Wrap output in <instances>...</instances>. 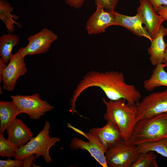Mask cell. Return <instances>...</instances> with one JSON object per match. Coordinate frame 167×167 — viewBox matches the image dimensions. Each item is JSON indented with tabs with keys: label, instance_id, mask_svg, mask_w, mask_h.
<instances>
[{
	"label": "cell",
	"instance_id": "277c9868",
	"mask_svg": "<svg viewBox=\"0 0 167 167\" xmlns=\"http://www.w3.org/2000/svg\"><path fill=\"white\" fill-rule=\"evenodd\" d=\"M50 127L49 122L45 121L42 129L36 137H33L24 146L19 148L15 159L23 160L28 156L35 154L37 158L41 156L46 163H50L52 159L49 154V149L60 141V139L50 135Z\"/></svg>",
	"mask_w": 167,
	"mask_h": 167
},
{
	"label": "cell",
	"instance_id": "4fadbf2b",
	"mask_svg": "<svg viewBox=\"0 0 167 167\" xmlns=\"http://www.w3.org/2000/svg\"><path fill=\"white\" fill-rule=\"evenodd\" d=\"M7 140L19 148L25 145L33 138L32 130L21 120L16 118L6 130Z\"/></svg>",
	"mask_w": 167,
	"mask_h": 167
},
{
	"label": "cell",
	"instance_id": "2e32d148",
	"mask_svg": "<svg viewBox=\"0 0 167 167\" xmlns=\"http://www.w3.org/2000/svg\"><path fill=\"white\" fill-rule=\"evenodd\" d=\"M165 36H167V29L162 25L148 49L149 59L152 65L156 66L163 63L166 45L164 40Z\"/></svg>",
	"mask_w": 167,
	"mask_h": 167
},
{
	"label": "cell",
	"instance_id": "f1b7e54d",
	"mask_svg": "<svg viewBox=\"0 0 167 167\" xmlns=\"http://www.w3.org/2000/svg\"><path fill=\"white\" fill-rule=\"evenodd\" d=\"M156 12L159 15L167 19V6H161L158 8Z\"/></svg>",
	"mask_w": 167,
	"mask_h": 167
},
{
	"label": "cell",
	"instance_id": "484cf974",
	"mask_svg": "<svg viewBox=\"0 0 167 167\" xmlns=\"http://www.w3.org/2000/svg\"><path fill=\"white\" fill-rule=\"evenodd\" d=\"M85 0H65L66 3L71 7L79 9L83 6Z\"/></svg>",
	"mask_w": 167,
	"mask_h": 167
},
{
	"label": "cell",
	"instance_id": "d4e9b609",
	"mask_svg": "<svg viewBox=\"0 0 167 167\" xmlns=\"http://www.w3.org/2000/svg\"><path fill=\"white\" fill-rule=\"evenodd\" d=\"M23 165V160L10 159L0 160V167H22Z\"/></svg>",
	"mask_w": 167,
	"mask_h": 167
},
{
	"label": "cell",
	"instance_id": "f546056e",
	"mask_svg": "<svg viewBox=\"0 0 167 167\" xmlns=\"http://www.w3.org/2000/svg\"><path fill=\"white\" fill-rule=\"evenodd\" d=\"M163 63L167 65V44L165 52Z\"/></svg>",
	"mask_w": 167,
	"mask_h": 167
},
{
	"label": "cell",
	"instance_id": "5bb4252c",
	"mask_svg": "<svg viewBox=\"0 0 167 167\" xmlns=\"http://www.w3.org/2000/svg\"><path fill=\"white\" fill-rule=\"evenodd\" d=\"M89 131L96 136L108 148L123 140L118 127L110 121H107V123L104 126L91 128Z\"/></svg>",
	"mask_w": 167,
	"mask_h": 167
},
{
	"label": "cell",
	"instance_id": "6da1fadb",
	"mask_svg": "<svg viewBox=\"0 0 167 167\" xmlns=\"http://www.w3.org/2000/svg\"><path fill=\"white\" fill-rule=\"evenodd\" d=\"M97 87L104 92L109 100H125L131 105H137L141 95L134 85L126 83L124 74L113 71L101 72L90 71L86 73L74 90L70 101L75 104L79 95L92 87Z\"/></svg>",
	"mask_w": 167,
	"mask_h": 167
},
{
	"label": "cell",
	"instance_id": "603a6c76",
	"mask_svg": "<svg viewBox=\"0 0 167 167\" xmlns=\"http://www.w3.org/2000/svg\"><path fill=\"white\" fill-rule=\"evenodd\" d=\"M19 148L6 139L3 133H0V156L11 158L15 157Z\"/></svg>",
	"mask_w": 167,
	"mask_h": 167
},
{
	"label": "cell",
	"instance_id": "8fae6325",
	"mask_svg": "<svg viewBox=\"0 0 167 167\" xmlns=\"http://www.w3.org/2000/svg\"><path fill=\"white\" fill-rule=\"evenodd\" d=\"M137 14L152 39L155 37L162 24L167 20L159 15L148 0H140Z\"/></svg>",
	"mask_w": 167,
	"mask_h": 167
},
{
	"label": "cell",
	"instance_id": "ba28073f",
	"mask_svg": "<svg viewBox=\"0 0 167 167\" xmlns=\"http://www.w3.org/2000/svg\"><path fill=\"white\" fill-rule=\"evenodd\" d=\"M136 121L167 112V88L145 96L137 104Z\"/></svg>",
	"mask_w": 167,
	"mask_h": 167
},
{
	"label": "cell",
	"instance_id": "ffe728a7",
	"mask_svg": "<svg viewBox=\"0 0 167 167\" xmlns=\"http://www.w3.org/2000/svg\"><path fill=\"white\" fill-rule=\"evenodd\" d=\"M14 9L11 4L5 0H0V18L5 25L8 31L12 33L15 30L14 24L19 28L21 25L14 20L19 19V16L12 15Z\"/></svg>",
	"mask_w": 167,
	"mask_h": 167
},
{
	"label": "cell",
	"instance_id": "7a4b0ae2",
	"mask_svg": "<svg viewBox=\"0 0 167 167\" xmlns=\"http://www.w3.org/2000/svg\"><path fill=\"white\" fill-rule=\"evenodd\" d=\"M102 100L106 107L104 119L116 124L121 132L123 139L129 141L137 122V105L130 104L123 99L107 101L103 98Z\"/></svg>",
	"mask_w": 167,
	"mask_h": 167
},
{
	"label": "cell",
	"instance_id": "4316f807",
	"mask_svg": "<svg viewBox=\"0 0 167 167\" xmlns=\"http://www.w3.org/2000/svg\"><path fill=\"white\" fill-rule=\"evenodd\" d=\"M37 158L36 155L35 154L31 155L26 157L23 160V167H31Z\"/></svg>",
	"mask_w": 167,
	"mask_h": 167
},
{
	"label": "cell",
	"instance_id": "d6986e66",
	"mask_svg": "<svg viewBox=\"0 0 167 167\" xmlns=\"http://www.w3.org/2000/svg\"><path fill=\"white\" fill-rule=\"evenodd\" d=\"M19 41V37L17 35L10 32L0 36V58L6 64L13 54L12 52L13 48L18 44Z\"/></svg>",
	"mask_w": 167,
	"mask_h": 167
},
{
	"label": "cell",
	"instance_id": "5b68a950",
	"mask_svg": "<svg viewBox=\"0 0 167 167\" xmlns=\"http://www.w3.org/2000/svg\"><path fill=\"white\" fill-rule=\"evenodd\" d=\"M67 126L83 135L88 140L85 141L76 137L71 141L70 147L73 150L81 149L88 151L91 155L103 167H108L105 154L108 148L103 145L98 138L89 131L85 133L68 123Z\"/></svg>",
	"mask_w": 167,
	"mask_h": 167
},
{
	"label": "cell",
	"instance_id": "83f0119b",
	"mask_svg": "<svg viewBox=\"0 0 167 167\" xmlns=\"http://www.w3.org/2000/svg\"><path fill=\"white\" fill-rule=\"evenodd\" d=\"M156 12L158 7L161 6H167V0H148Z\"/></svg>",
	"mask_w": 167,
	"mask_h": 167
},
{
	"label": "cell",
	"instance_id": "9a60e30c",
	"mask_svg": "<svg viewBox=\"0 0 167 167\" xmlns=\"http://www.w3.org/2000/svg\"><path fill=\"white\" fill-rule=\"evenodd\" d=\"M115 25L124 27L135 35L144 37L150 40L152 39L142 25L141 20L139 15L137 14L132 16H128L119 13L115 11Z\"/></svg>",
	"mask_w": 167,
	"mask_h": 167
},
{
	"label": "cell",
	"instance_id": "8992f818",
	"mask_svg": "<svg viewBox=\"0 0 167 167\" xmlns=\"http://www.w3.org/2000/svg\"><path fill=\"white\" fill-rule=\"evenodd\" d=\"M139 153L136 145L122 140L108 148L105 154L110 167H131Z\"/></svg>",
	"mask_w": 167,
	"mask_h": 167
},
{
	"label": "cell",
	"instance_id": "3957f363",
	"mask_svg": "<svg viewBox=\"0 0 167 167\" xmlns=\"http://www.w3.org/2000/svg\"><path fill=\"white\" fill-rule=\"evenodd\" d=\"M167 137V112L138 121L128 142L137 145Z\"/></svg>",
	"mask_w": 167,
	"mask_h": 167
},
{
	"label": "cell",
	"instance_id": "44dd1931",
	"mask_svg": "<svg viewBox=\"0 0 167 167\" xmlns=\"http://www.w3.org/2000/svg\"><path fill=\"white\" fill-rule=\"evenodd\" d=\"M136 145L139 153L155 152L167 158V137Z\"/></svg>",
	"mask_w": 167,
	"mask_h": 167
},
{
	"label": "cell",
	"instance_id": "7c38bea8",
	"mask_svg": "<svg viewBox=\"0 0 167 167\" xmlns=\"http://www.w3.org/2000/svg\"><path fill=\"white\" fill-rule=\"evenodd\" d=\"M115 11L108 10L98 6L88 19L86 26L88 33L96 35L105 32L109 27L115 25Z\"/></svg>",
	"mask_w": 167,
	"mask_h": 167
},
{
	"label": "cell",
	"instance_id": "9c48e42d",
	"mask_svg": "<svg viewBox=\"0 0 167 167\" xmlns=\"http://www.w3.org/2000/svg\"><path fill=\"white\" fill-rule=\"evenodd\" d=\"M24 58L21 54L20 48L12 54L0 77V83L2 82L4 90L12 91L19 78L24 75L27 72Z\"/></svg>",
	"mask_w": 167,
	"mask_h": 167
},
{
	"label": "cell",
	"instance_id": "7402d4cb",
	"mask_svg": "<svg viewBox=\"0 0 167 167\" xmlns=\"http://www.w3.org/2000/svg\"><path fill=\"white\" fill-rule=\"evenodd\" d=\"M157 158L153 152L140 153L131 167H158Z\"/></svg>",
	"mask_w": 167,
	"mask_h": 167
},
{
	"label": "cell",
	"instance_id": "e0dca14e",
	"mask_svg": "<svg viewBox=\"0 0 167 167\" xmlns=\"http://www.w3.org/2000/svg\"><path fill=\"white\" fill-rule=\"evenodd\" d=\"M23 113L16 105L12 101H0V133H3L7 127L16 118L17 116Z\"/></svg>",
	"mask_w": 167,
	"mask_h": 167
},
{
	"label": "cell",
	"instance_id": "ac0fdd59",
	"mask_svg": "<svg viewBox=\"0 0 167 167\" xmlns=\"http://www.w3.org/2000/svg\"><path fill=\"white\" fill-rule=\"evenodd\" d=\"M167 66V65L164 63L155 66L150 77L143 81V86L145 90L152 91L160 86L167 88V72L165 70Z\"/></svg>",
	"mask_w": 167,
	"mask_h": 167
},
{
	"label": "cell",
	"instance_id": "52a82bcc",
	"mask_svg": "<svg viewBox=\"0 0 167 167\" xmlns=\"http://www.w3.org/2000/svg\"><path fill=\"white\" fill-rule=\"evenodd\" d=\"M11 97L17 108L31 119H39L54 108L46 101L41 99L38 93L28 96L12 95Z\"/></svg>",
	"mask_w": 167,
	"mask_h": 167
},
{
	"label": "cell",
	"instance_id": "cb8c5ba5",
	"mask_svg": "<svg viewBox=\"0 0 167 167\" xmlns=\"http://www.w3.org/2000/svg\"><path fill=\"white\" fill-rule=\"evenodd\" d=\"M96 6L105 9L114 11L119 0H94Z\"/></svg>",
	"mask_w": 167,
	"mask_h": 167
},
{
	"label": "cell",
	"instance_id": "30bf717a",
	"mask_svg": "<svg viewBox=\"0 0 167 167\" xmlns=\"http://www.w3.org/2000/svg\"><path fill=\"white\" fill-rule=\"evenodd\" d=\"M58 35L47 28H44L38 32L29 36L27 46L20 48L21 54L24 58L46 53L53 43L58 39Z\"/></svg>",
	"mask_w": 167,
	"mask_h": 167
}]
</instances>
